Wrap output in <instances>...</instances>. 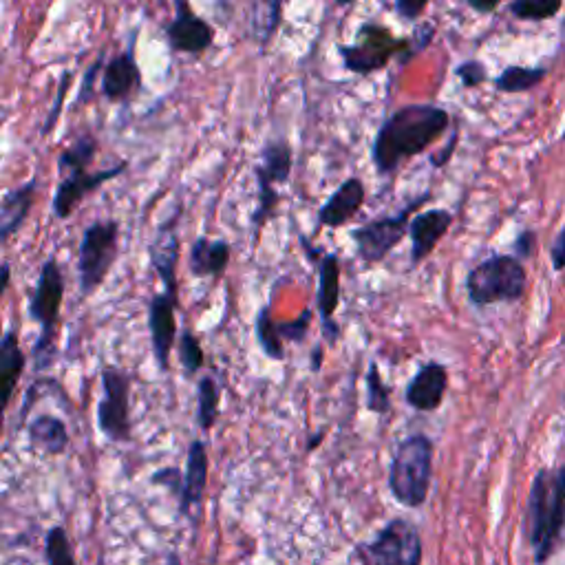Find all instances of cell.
<instances>
[{
    "label": "cell",
    "mask_w": 565,
    "mask_h": 565,
    "mask_svg": "<svg viewBox=\"0 0 565 565\" xmlns=\"http://www.w3.org/2000/svg\"><path fill=\"white\" fill-rule=\"evenodd\" d=\"M451 115L435 104H407L387 117L371 148L373 166L391 175L407 159L424 153L449 131Z\"/></svg>",
    "instance_id": "obj_1"
},
{
    "label": "cell",
    "mask_w": 565,
    "mask_h": 565,
    "mask_svg": "<svg viewBox=\"0 0 565 565\" xmlns=\"http://www.w3.org/2000/svg\"><path fill=\"white\" fill-rule=\"evenodd\" d=\"M526 530L535 563L543 565L550 561L565 535V464L541 468L532 479Z\"/></svg>",
    "instance_id": "obj_2"
},
{
    "label": "cell",
    "mask_w": 565,
    "mask_h": 565,
    "mask_svg": "<svg viewBox=\"0 0 565 565\" xmlns=\"http://www.w3.org/2000/svg\"><path fill=\"white\" fill-rule=\"evenodd\" d=\"M433 477V442L415 433L398 444L389 468V488L402 506L420 508L429 497Z\"/></svg>",
    "instance_id": "obj_3"
},
{
    "label": "cell",
    "mask_w": 565,
    "mask_h": 565,
    "mask_svg": "<svg viewBox=\"0 0 565 565\" xmlns=\"http://www.w3.org/2000/svg\"><path fill=\"white\" fill-rule=\"evenodd\" d=\"M528 274L524 263L513 254H495L466 276V292L475 307H488L497 303H515L526 292Z\"/></svg>",
    "instance_id": "obj_4"
},
{
    "label": "cell",
    "mask_w": 565,
    "mask_h": 565,
    "mask_svg": "<svg viewBox=\"0 0 565 565\" xmlns=\"http://www.w3.org/2000/svg\"><path fill=\"white\" fill-rule=\"evenodd\" d=\"M62 298H65V276L56 259L42 263L34 296L29 303V314L40 327V336L34 345L36 369L45 371L56 356V329L60 321Z\"/></svg>",
    "instance_id": "obj_5"
},
{
    "label": "cell",
    "mask_w": 565,
    "mask_h": 565,
    "mask_svg": "<svg viewBox=\"0 0 565 565\" xmlns=\"http://www.w3.org/2000/svg\"><path fill=\"white\" fill-rule=\"evenodd\" d=\"M117 221H95L84 230L78 252V274L82 296L93 294L104 283L117 257Z\"/></svg>",
    "instance_id": "obj_6"
},
{
    "label": "cell",
    "mask_w": 565,
    "mask_h": 565,
    "mask_svg": "<svg viewBox=\"0 0 565 565\" xmlns=\"http://www.w3.org/2000/svg\"><path fill=\"white\" fill-rule=\"evenodd\" d=\"M362 565H422L420 530L407 519H391L378 537L358 546Z\"/></svg>",
    "instance_id": "obj_7"
},
{
    "label": "cell",
    "mask_w": 565,
    "mask_h": 565,
    "mask_svg": "<svg viewBox=\"0 0 565 565\" xmlns=\"http://www.w3.org/2000/svg\"><path fill=\"white\" fill-rule=\"evenodd\" d=\"M345 67L358 76H371L385 69L393 56H404L407 40H400L391 34V29L378 23H365L358 29V42L349 47H338Z\"/></svg>",
    "instance_id": "obj_8"
},
{
    "label": "cell",
    "mask_w": 565,
    "mask_h": 565,
    "mask_svg": "<svg viewBox=\"0 0 565 565\" xmlns=\"http://www.w3.org/2000/svg\"><path fill=\"white\" fill-rule=\"evenodd\" d=\"M431 199V193H424L420 199L400 210L393 217H380L351 230V239L356 243L358 257L365 263H380L396 245L409 234L411 212L418 210L422 204Z\"/></svg>",
    "instance_id": "obj_9"
},
{
    "label": "cell",
    "mask_w": 565,
    "mask_h": 565,
    "mask_svg": "<svg viewBox=\"0 0 565 565\" xmlns=\"http://www.w3.org/2000/svg\"><path fill=\"white\" fill-rule=\"evenodd\" d=\"M104 396L98 404V426L111 442L131 440V378L129 373L106 365L102 369Z\"/></svg>",
    "instance_id": "obj_10"
},
{
    "label": "cell",
    "mask_w": 565,
    "mask_h": 565,
    "mask_svg": "<svg viewBox=\"0 0 565 565\" xmlns=\"http://www.w3.org/2000/svg\"><path fill=\"white\" fill-rule=\"evenodd\" d=\"M166 38L168 45L175 51L199 56V53L208 51L212 42H215V29H212L208 20L197 16L193 7L184 3V0H179L177 16L166 27Z\"/></svg>",
    "instance_id": "obj_11"
},
{
    "label": "cell",
    "mask_w": 565,
    "mask_h": 565,
    "mask_svg": "<svg viewBox=\"0 0 565 565\" xmlns=\"http://www.w3.org/2000/svg\"><path fill=\"white\" fill-rule=\"evenodd\" d=\"M126 164H117L113 168L98 170V173H76V175H65L56 188V197H53V215L56 219L65 221L73 215L82 199L87 197L93 190H98L106 181L115 179L117 175L124 173Z\"/></svg>",
    "instance_id": "obj_12"
},
{
    "label": "cell",
    "mask_w": 565,
    "mask_h": 565,
    "mask_svg": "<svg viewBox=\"0 0 565 565\" xmlns=\"http://www.w3.org/2000/svg\"><path fill=\"white\" fill-rule=\"evenodd\" d=\"M175 309L177 296L168 292L155 294L151 305H148V329H151L155 360L162 371H168L170 367V351H173L177 338Z\"/></svg>",
    "instance_id": "obj_13"
},
{
    "label": "cell",
    "mask_w": 565,
    "mask_h": 565,
    "mask_svg": "<svg viewBox=\"0 0 565 565\" xmlns=\"http://www.w3.org/2000/svg\"><path fill=\"white\" fill-rule=\"evenodd\" d=\"M318 314L323 321V334L329 345H336L340 338V325L334 321V314L340 305V263L332 252H325L318 261Z\"/></svg>",
    "instance_id": "obj_14"
},
{
    "label": "cell",
    "mask_w": 565,
    "mask_h": 565,
    "mask_svg": "<svg viewBox=\"0 0 565 565\" xmlns=\"http://www.w3.org/2000/svg\"><path fill=\"white\" fill-rule=\"evenodd\" d=\"M446 389H449V369L440 362H426L411 378L404 400L415 411L431 413L442 407Z\"/></svg>",
    "instance_id": "obj_15"
},
{
    "label": "cell",
    "mask_w": 565,
    "mask_h": 565,
    "mask_svg": "<svg viewBox=\"0 0 565 565\" xmlns=\"http://www.w3.org/2000/svg\"><path fill=\"white\" fill-rule=\"evenodd\" d=\"M453 223V215L444 208H433L420 212L409 221V237H411V265H420L429 259L446 232Z\"/></svg>",
    "instance_id": "obj_16"
},
{
    "label": "cell",
    "mask_w": 565,
    "mask_h": 565,
    "mask_svg": "<svg viewBox=\"0 0 565 565\" xmlns=\"http://www.w3.org/2000/svg\"><path fill=\"white\" fill-rule=\"evenodd\" d=\"M25 367L27 356L23 347H20L18 332L12 327L3 334V325H0V433H3L5 411L14 398V391L20 378H23Z\"/></svg>",
    "instance_id": "obj_17"
},
{
    "label": "cell",
    "mask_w": 565,
    "mask_h": 565,
    "mask_svg": "<svg viewBox=\"0 0 565 565\" xmlns=\"http://www.w3.org/2000/svg\"><path fill=\"white\" fill-rule=\"evenodd\" d=\"M179 219L177 215L170 217L159 226L155 239L151 243V263L162 279L166 292L177 296V261H179V237L175 223Z\"/></svg>",
    "instance_id": "obj_18"
},
{
    "label": "cell",
    "mask_w": 565,
    "mask_h": 565,
    "mask_svg": "<svg viewBox=\"0 0 565 565\" xmlns=\"http://www.w3.org/2000/svg\"><path fill=\"white\" fill-rule=\"evenodd\" d=\"M365 197H367L365 184H362L358 177L343 181V184L336 188V193L325 201L321 210H318V223L332 230L345 226V223L362 208V204H365Z\"/></svg>",
    "instance_id": "obj_19"
},
{
    "label": "cell",
    "mask_w": 565,
    "mask_h": 565,
    "mask_svg": "<svg viewBox=\"0 0 565 565\" xmlns=\"http://www.w3.org/2000/svg\"><path fill=\"white\" fill-rule=\"evenodd\" d=\"M208 449L201 440H193L188 446L186 457V475H184V488L179 495V513L190 515V510L197 508L206 495L208 486Z\"/></svg>",
    "instance_id": "obj_20"
},
{
    "label": "cell",
    "mask_w": 565,
    "mask_h": 565,
    "mask_svg": "<svg viewBox=\"0 0 565 565\" xmlns=\"http://www.w3.org/2000/svg\"><path fill=\"white\" fill-rule=\"evenodd\" d=\"M140 87H142V73L140 67H137L133 51H122L120 56L109 60V65L104 67L102 93L106 100L111 102L129 100Z\"/></svg>",
    "instance_id": "obj_21"
},
{
    "label": "cell",
    "mask_w": 565,
    "mask_h": 565,
    "mask_svg": "<svg viewBox=\"0 0 565 565\" xmlns=\"http://www.w3.org/2000/svg\"><path fill=\"white\" fill-rule=\"evenodd\" d=\"M36 190H38V181L29 179L27 184L9 190L5 195L3 204H0V248H3V245L12 239L20 228H23L31 208H34Z\"/></svg>",
    "instance_id": "obj_22"
},
{
    "label": "cell",
    "mask_w": 565,
    "mask_h": 565,
    "mask_svg": "<svg viewBox=\"0 0 565 565\" xmlns=\"http://www.w3.org/2000/svg\"><path fill=\"white\" fill-rule=\"evenodd\" d=\"M230 263V245L226 241H212L206 237L195 239L190 248V272L199 279L221 276Z\"/></svg>",
    "instance_id": "obj_23"
},
{
    "label": "cell",
    "mask_w": 565,
    "mask_h": 565,
    "mask_svg": "<svg viewBox=\"0 0 565 565\" xmlns=\"http://www.w3.org/2000/svg\"><path fill=\"white\" fill-rule=\"evenodd\" d=\"M27 433H29L31 444H36L38 449H42L49 455H62L69 449L67 424L60 418H56V415H49V413L36 415V418L29 422Z\"/></svg>",
    "instance_id": "obj_24"
},
{
    "label": "cell",
    "mask_w": 565,
    "mask_h": 565,
    "mask_svg": "<svg viewBox=\"0 0 565 565\" xmlns=\"http://www.w3.org/2000/svg\"><path fill=\"white\" fill-rule=\"evenodd\" d=\"M292 173V146L285 140H272L265 144L261 153V164L254 168L257 181H265L270 186L285 184Z\"/></svg>",
    "instance_id": "obj_25"
},
{
    "label": "cell",
    "mask_w": 565,
    "mask_h": 565,
    "mask_svg": "<svg viewBox=\"0 0 565 565\" xmlns=\"http://www.w3.org/2000/svg\"><path fill=\"white\" fill-rule=\"evenodd\" d=\"M95 153H98V142H95V137L91 133H84L60 155L58 159L60 175L65 177L76 173H89L87 168L91 166Z\"/></svg>",
    "instance_id": "obj_26"
},
{
    "label": "cell",
    "mask_w": 565,
    "mask_h": 565,
    "mask_svg": "<svg viewBox=\"0 0 565 565\" xmlns=\"http://www.w3.org/2000/svg\"><path fill=\"white\" fill-rule=\"evenodd\" d=\"M546 73L543 67H508L495 78V89L501 93H524L535 89Z\"/></svg>",
    "instance_id": "obj_27"
},
{
    "label": "cell",
    "mask_w": 565,
    "mask_h": 565,
    "mask_svg": "<svg viewBox=\"0 0 565 565\" xmlns=\"http://www.w3.org/2000/svg\"><path fill=\"white\" fill-rule=\"evenodd\" d=\"M221 391L212 376H204L197 385V424L201 431H210L219 418Z\"/></svg>",
    "instance_id": "obj_28"
},
{
    "label": "cell",
    "mask_w": 565,
    "mask_h": 565,
    "mask_svg": "<svg viewBox=\"0 0 565 565\" xmlns=\"http://www.w3.org/2000/svg\"><path fill=\"white\" fill-rule=\"evenodd\" d=\"M281 12L283 5L281 3H257L252 5V34L254 38L259 40V45L265 47L272 40V36L276 34V29L281 25Z\"/></svg>",
    "instance_id": "obj_29"
},
{
    "label": "cell",
    "mask_w": 565,
    "mask_h": 565,
    "mask_svg": "<svg viewBox=\"0 0 565 565\" xmlns=\"http://www.w3.org/2000/svg\"><path fill=\"white\" fill-rule=\"evenodd\" d=\"M254 332H257V340L263 349V354L270 360H283L285 349H283V338L276 329V321L272 318L270 307H261V312L257 316V325H254Z\"/></svg>",
    "instance_id": "obj_30"
},
{
    "label": "cell",
    "mask_w": 565,
    "mask_h": 565,
    "mask_svg": "<svg viewBox=\"0 0 565 565\" xmlns=\"http://www.w3.org/2000/svg\"><path fill=\"white\" fill-rule=\"evenodd\" d=\"M45 559H47V565H78L76 557H73L71 539L67 535V530L62 526H53L47 530Z\"/></svg>",
    "instance_id": "obj_31"
},
{
    "label": "cell",
    "mask_w": 565,
    "mask_h": 565,
    "mask_svg": "<svg viewBox=\"0 0 565 565\" xmlns=\"http://www.w3.org/2000/svg\"><path fill=\"white\" fill-rule=\"evenodd\" d=\"M365 385H367V409L371 413H380V415L389 413L391 411V391L385 385V380H382L376 362H371L367 369Z\"/></svg>",
    "instance_id": "obj_32"
},
{
    "label": "cell",
    "mask_w": 565,
    "mask_h": 565,
    "mask_svg": "<svg viewBox=\"0 0 565 565\" xmlns=\"http://www.w3.org/2000/svg\"><path fill=\"white\" fill-rule=\"evenodd\" d=\"M559 9V0H515L508 5V12L519 20H548Z\"/></svg>",
    "instance_id": "obj_33"
},
{
    "label": "cell",
    "mask_w": 565,
    "mask_h": 565,
    "mask_svg": "<svg viewBox=\"0 0 565 565\" xmlns=\"http://www.w3.org/2000/svg\"><path fill=\"white\" fill-rule=\"evenodd\" d=\"M179 362L188 376H193L204 367V349H201V343L190 329L179 336Z\"/></svg>",
    "instance_id": "obj_34"
},
{
    "label": "cell",
    "mask_w": 565,
    "mask_h": 565,
    "mask_svg": "<svg viewBox=\"0 0 565 565\" xmlns=\"http://www.w3.org/2000/svg\"><path fill=\"white\" fill-rule=\"evenodd\" d=\"M309 325H312V309H303V314L294 318V321L276 323V329L283 340H290V343L301 345L305 343V338L309 334Z\"/></svg>",
    "instance_id": "obj_35"
},
{
    "label": "cell",
    "mask_w": 565,
    "mask_h": 565,
    "mask_svg": "<svg viewBox=\"0 0 565 565\" xmlns=\"http://www.w3.org/2000/svg\"><path fill=\"white\" fill-rule=\"evenodd\" d=\"M455 76L460 78V82L464 84V89H477L488 80V71L479 60H466L455 69Z\"/></svg>",
    "instance_id": "obj_36"
},
{
    "label": "cell",
    "mask_w": 565,
    "mask_h": 565,
    "mask_svg": "<svg viewBox=\"0 0 565 565\" xmlns=\"http://www.w3.org/2000/svg\"><path fill=\"white\" fill-rule=\"evenodd\" d=\"M433 34H435V27L431 23L418 25V29L413 31V36L407 40V51H404V56L400 60L402 65H407V62L415 56V53H420V51L429 47L431 40H433Z\"/></svg>",
    "instance_id": "obj_37"
},
{
    "label": "cell",
    "mask_w": 565,
    "mask_h": 565,
    "mask_svg": "<svg viewBox=\"0 0 565 565\" xmlns=\"http://www.w3.org/2000/svg\"><path fill=\"white\" fill-rule=\"evenodd\" d=\"M153 484L164 486L175 497H179L181 495V488H184V477H181V473L177 471L175 466H168V468H162V471H157L153 475Z\"/></svg>",
    "instance_id": "obj_38"
},
{
    "label": "cell",
    "mask_w": 565,
    "mask_h": 565,
    "mask_svg": "<svg viewBox=\"0 0 565 565\" xmlns=\"http://www.w3.org/2000/svg\"><path fill=\"white\" fill-rule=\"evenodd\" d=\"M513 248H515V254L513 257L519 259L521 263L528 261L532 254H535V248H537V234L532 232V230H524L519 234V237L515 239L513 243Z\"/></svg>",
    "instance_id": "obj_39"
},
{
    "label": "cell",
    "mask_w": 565,
    "mask_h": 565,
    "mask_svg": "<svg viewBox=\"0 0 565 565\" xmlns=\"http://www.w3.org/2000/svg\"><path fill=\"white\" fill-rule=\"evenodd\" d=\"M426 7H429V3H426V0H418V3H415V0H398V3H396L398 14L404 20L420 18L426 12Z\"/></svg>",
    "instance_id": "obj_40"
},
{
    "label": "cell",
    "mask_w": 565,
    "mask_h": 565,
    "mask_svg": "<svg viewBox=\"0 0 565 565\" xmlns=\"http://www.w3.org/2000/svg\"><path fill=\"white\" fill-rule=\"evenodd\" d=\"M550 254H552V268L557 272H563L565 270V223H563V228L559 230L557 239H554V243H552Z\"/></svg>",
    "instance_id": "obj_41"
},
{
    "label": "cell",
    "mask_w": 565,
    "mask_h": 565,
    "mask_svg": "<svg viewBox=\"0 0 565 565\" xmlns=\"http://www.w3.org/2000/svg\"><path fill=\"white\" fill-rule=\"evenodd\" d=\"M67 82H69V73H65L62 76V82H60V87H58V100H56V109L51 111V115L47 117V122H45V129H42V135H47L53 126H56L58 122V117H60V109H62V98H65V93H67Z\"/></svg>",
    "instance_id": "obj_42"
},
{
    "label": "cell",
    "mask_w": 565,
    "mask_h": 565,
    "mask_svg": "<svg viewBox=\"0 0 565 565\" xmlns=\"http://www.w3.org/2000/svg\"><path fill=\"white\" fill-rule=\"evenodd\" d=\"M455 146H457V133H453V140H451L449 144H446V148H444V151H442L440 155H433V157H431V164H433L435 168H444L446 164L451 162V155L455 153Z\"/></svg>",
    "instance_id": "obj_43"
},
{
    "label": "cell",
    "mask_w": 565,
    "mask_h": 565,
    "mask_svg": "<svg viewBox=\"0 0 565 565\" xmlns=\"http://www.w3.org/2000/svg\"><path fill=\"white\" fill-rule=\"evenodd\" d=\"M468 7L477 14H493L499 7V0H468Z\"/></svg>",
    "instance_id": "obj_44"
},
{
    "label": "cell",
    "mask_w": 565,
    "mask_h": 565,
    "mask_svg": "<svg viewBox=\"0 0 565 565\" xmlns=\"http://www.w3.org/2000/svg\"><path fill=\"white\" fill-rule=\"evenodd\" d=\"M9 279H12V268H9L7 263H3V265H0V296L5 294Z\"/></svg>",
    "instance_id": "obj_45"
},
{
    "label": "cell",
    "mask_w": 565,
    "mask_h": 565,
    "mask_svg": "<svg viewBox=\"0 0 565 565\" xmlns=\"http://www.w3.org/2000/svg\"><path fill=\"white\" fill-rule=\"evenodd\" d=\"M323 358H325V354H323V345H316V347H314V351H312V371H321V367H323Z\"/></svg>",
    "instance_id": "obj_46"
},
{
    "label": "cell",
    "mask_w": 565,
    "mask_h": 565,
    "mask_svg": "<svg viewBox=\"0 0 565 565\" xmlns=\"http://www.w3.org/2000/svg\"><path fill=\"white\" fill-rule=\"evenodd\" d=\"M323 437H325V429L318 431V433H316V435L312 437V440H309V442H307V451H314V449H316V446H321Z\"/></svg>",
    "instance_id": "obj_47"
},
{
    "label": "cell",
    "mask_w": 565,
    "mask_h": 565,
    "mask_svg": "<svg viewBox=\"0 0 565 565\" xmlns=\"http://www.w3.org/2000/svg\"><path fill=\"white\" fill-rule=\"evenodd\" d=\"M166 565H181V559H179V554H175V552H170V554H168V559H166Z\"/></svg>",
    "instance_id": "obj_48"
}]
</instances>
